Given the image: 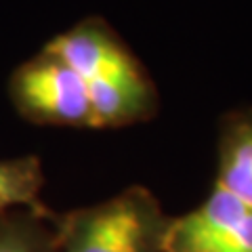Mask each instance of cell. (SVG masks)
I'll use <instances>...</instances> for the list:
<instances>
[{"label":"cell","mask_w":252,"mask_h":252,"mask_svg":"<svg viewBox=\"0 0 252 252\" xmlns=\"http://www.w3.org/2000/svg\"><path fill=\"white\" fill-rule=\"evenodd\" d=\"M170 219L149 189L132 185L59 217V252H164Z\"/></svg>","instance_id":"cell-1"},{"label":"cell","mask_w":252,"mask_h":252,"mask_svg":"<svg viewBox=\"0 0 252 252\" xmlns=\"http://www.w3.org/2000/svg\"><path fill=\"white\" fill-rule=\"evenodd\" d=\"M9 93L15 109L34 124L94 128L89 86L72 67L46 51L15 69Z\"/></svg>","instance_id":"cell-2"},{"label":"cell","mask_w":252,"mask_h":252,"mask_svg":"<svg viewBox=\"0 0 252 252\" xmlns=\"http://www.w3.org/2000/svg\"><path fill=\"white\" fill-rule=\"evenodd\" d=\"M164 252H252V206L212 185L200 206L170 219Z\"/></svg>","instance_id":"cell-3"},{"label":"cell","mask_w":252,"mask_h":252,"mask_svg":"<svg viewBox=\"0 0 252 252\" xmlns=\"http://www.w3.org/2000/svg\"><path fill=\"white\" fill-rule=\"evenodd\" d=\"M42 51L55 55L89 82L114 80L145 72L118 34L101 19H86L55 36Z\"/></svg>","instance_id":"cell-4"},{"label":"cell","mask_w":252,"mask_h":252,"mask_svg":"<svg viewBox=\"0 0 252 252\" xmlns=\"http://www.w3.org/2000/svg\"><path fill=\"white\" fill-rule=\"evenodd\" d=\"M94 128H118L152 118L158 93L147 72L114 80L89 82Z\"/></svg>","instance_id":"cell-5"},{"label":"cell","mask_w":252,"mask_h":252,"mask_svg":"<svg viewBox=\"0 0 252 252\" xmlns=\"http://www.w3.org/2000/svg\"><path fill=\"white\" fill-rule=\"evenodd\" d=\"M215 185L252 206V109H240L223 120Z\"/></svg>","instance_id":"cell-6"},{"label":"cell","mask_w":252,"mask_h":252,"mask_svg":"<svg viewBox=\"0 0 252 252\" xmlns=\"http://www.w3.org/2000/svg\"><path fill=\"white\" fill-rule=\"evenodd\" d=\"M0 252H59V215L46 208L0 215Z\"/></svg>","instance_id":"cell-7"},{"label":"cell","mask_w":252,"mask_h":252,"mask_svg":"<svg viewBox=\"0 0 252 252\" xmlns=\"http://www.w3.org/2000/svg\"><path fill=\"white\" fill-rule=\"evenodd\" d=\"M44 170L38 156L0 160V215L19 208H44Z\"/></svg>","instance_id":"cell-8"}]
</instances>
